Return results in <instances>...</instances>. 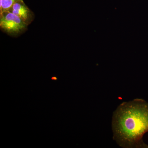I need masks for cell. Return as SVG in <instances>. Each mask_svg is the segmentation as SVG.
<instances>
[{"mask_svg":"<svg viewBox=\"0 0 148 148\" xmlns=\"http://www.w3.org/2000/svg\"><path fill=\"white\" fill-rule=\"evenodd\" d=\"M113 140L121 147L144 148V135L148 132V103L136 98L121 103L114 112Z\"/></svg>","mask_w":148,"mask_h":148,"instance_id":"cell-1","label":"cell"},{"mask_svg":"<svg viewBox=\"0 0 148 148\" xmlns=\"http://www.w3.org/2000/svg\"><path fill=\"white\" fill-rule=\"evenodd\" d=\"M0 14V27L8 34H20L25 31L28 26L20 17L10 11Z\"/></svg>","mask_w":148,"mask_h":148,"instance_id":"cell-2","label":"cell"},{"mask_svg":"<svg viewBox=\"0 0 148 148\" xmlns=\"http://www.w3.org/2000/svg\"><path fill=\"white\" fill-rule=\"evenodd\" d=\"M9 11L20 17L28 25L32 21L33 17L32 11L25 4L23 0L15 3Z\"/></svg>","mask_w":148,"mask_h":148,"instance_id":"cell-3","label":"cell"},{"mask_svg":"<svg viewBox=\"0 0 148 148\" xmlns=\"http://www.w3.org/2000/svg\"><path fill=\"white\" fill-rule=\"evenodd\" d=\"M20 0H0V13L10 10L12 5Z\"/></svg>","mask_w":148,"mask_h":148,"instance_id":"cell-4","label":"cell"},{"mask_svg":"<svg viewBox=\"0 0 148 148\" xmlns=\"http://www.w3.org/2000/svg\"><path fill=\"white\" fill-rule=\"evenodd\" d=\"M144 148H148V145H147V144H146L145 145V147H144Z\"/></svg>","mask_w":148,"mask_h":148,"instance_id":"cell-5","label":"cell"}]
</instances>
